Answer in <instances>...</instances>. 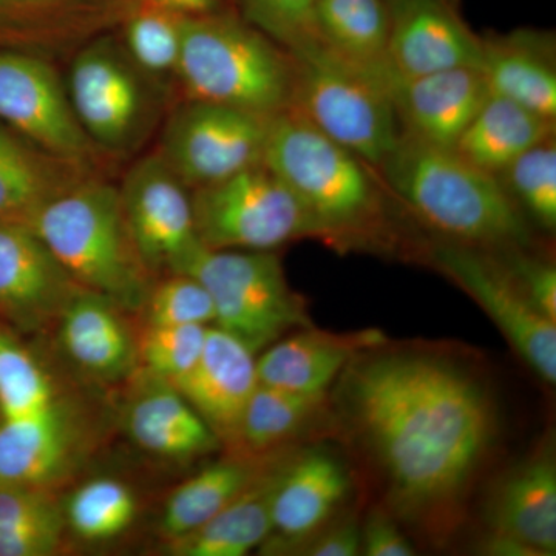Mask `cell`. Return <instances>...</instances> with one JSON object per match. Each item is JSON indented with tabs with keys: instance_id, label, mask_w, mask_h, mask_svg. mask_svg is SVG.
Returning a JSON list of instances; mask_svg holds the SVG:
<instances>
[{
	"instance_id": "6da1fadb",
	"label": "cell",
	"mask_w": 556,
	"mask_h": 556,
	"mask_svg": "<svg viewBox=\"0 0 556 556\" xmlns=\"http://www.w3.org/2000/svg\"><path fill=\"white\" fill-rule=\"evenodd\" d=\"M331 430L375 477L399 525L434 544L459 529L500 433L489 380L464 354L390 340L362 351L329 390Z\"/></svg>"
},
{
	"instance_id": "7a4b0ae2",
	"label": "cell",
	"mask_w": 556,
	"mask_h": 556,
	"mask_svg": "<svg viewBox=\"0 0 556 556\" xmlns=\"http://www.w3.org/2000/svg\"><path fill=\"white\" fill-rule=\"evenodd\" d=\"M378 170L391 193L441 240L489 251L529 244L525 214L496 175L468 163L455 149L402 131Z\"/></svg>"
},
{
	"instance_id": "3957f363",
	"label": "cell",
	"mask_w": 556,
	"mask_h": 556,
	"mask_svg": "<svg viewBox=\"0 0 556 556\" xmlns=\"http://www.w3.org/2000/svg\"><path fill=\"white\" fill-rule=\"evenodd\" d=\"M263 164L298 197L329 247L367 248L387 241L386 203L376 170L298 110L288 108L270 121Z\"/></svg>"
},
{
	"instance_id": "277c9868",
	"label": "cell",
	"mask_w": 556,
	"mask_h": 556,
	"mask_svg": "<svg viewBox=\"0 0 556 556\" xmlns=\"http://www.w3.org/2000/svg\"><path fill=\"white\" fill-rule=\"evenodd\" d=\"M27 225L80 288L124 311L144 305L153 274L131 239L119 188L86 178L40 207Z\"/></svg>"
},
{
	"instance_id": "5b68a950",
	"label": "cell",
	"mask_w": 556,
	"mask_h": 556,
	"mask_svg": "<svg viewBox=\"0 0 556 556\" xmlns=\"http://www.w3.org/2000/svg\"><path fill=\"white\" fill-rule=\"evenodd\" d=\"M175 75L189 101L276 116L291 105L294 61L243 16L219 10L182 20Z\"/></svg>"
},
{
	"instance_id": "8992f818",
	"label": "cell",
	"mask_w": 556,
	"mask_h": 556,
	"mask_svg": "<svg viewBox=\"0 0 556 556\" xmlns=\"http://www.w3.org/2000/svg\"><path fill=\"white\" fill-rule=\"evenodd\" d=\"M291 56L294 87L289 108L378 170L396 148L402 129L376 76L343 61L321 42Z\"/></svg>"
},
{
	"instance_id": "52a82bcc",
	"label": "cell",
	"mask_w": 556,
	"mask_h": 556,
	"mask_svg": "<svg viewBox=\"0 0 556 556\" xmlns=\"http://www.w3.org/2000/svg\"><path fill=\"white\" fill-rule=\"evenodd\" d=\"M178 273L207 289L215 327L260 353L295 329L313 327L305 299L289 285L274 251L207 249L193 252Z\"/></svg>"
},
{
	"instance_id": "ba28073f",
	"label": "cell",
	"mask_w": 556,
	"mask_h": 556,
	"mask_svg": "<svg viewBox=\"0 0 556 556\" xmlns=\"http://www.w3.org/2000/svg\"><path fill=\"white\" fill-rule=\"evenodd\" d=\"M197 233L207 249L274 251L295 240H320L298 197L265 166L192 190Z\"/></svg>"
},
{
	"instance_id": "9c48e42d",
	"label": "cell",
	"mask_w": 556,
	"mask_h": 556,
	"mask_svg": "<svg viewBox=\"0 0 556 556\" xmlns=\"http://www.w3.org/2000/svg\"><path fill=\"white\" fill-rule=\"evenodd\" d=\"M430 265L463 289L510 343L541 382H556V321L530 302L495 251L439 240L428 248Z\"/></svg>"
},
{
	"instance_id": "30bf717a",
	"label": "cell",
	"mask_w": 556,
	"mask_h": 556,
	"mask_svg": "<svg viewBox=\"0 0 556 556\" xmlns=\"http://www.w3.org/2000/svg\"><path fill=\"white\" fill-rule=\"evenodd\" d=\"M274 116L189 101L163 137L161 156L190 190L263 164Z\"/></svg>"
},
{
	"instance_id": "8fae6325",
	"label": "cell",
	"mask_w": 556,
	"mask_h": 556,
	"mask_svg": "<svg viewBox=\"0 0 556 556\" xmlns=\"http://www.w3.org/2000/svg\"><path fill=\"white\" fill-rule=\"evenodd\" d=\"M353 489V470L334 450L324 445L292 448L278 471L270 532L260 551L300 555L324 527L345 511Z\"/></svg>"
},
{
	"instance_id": "7c38bea8",
	"label": "cell",
	"mask_w": 556,
	"mask_h": 556,
	"mask_svg": "<svg viewBox=\"0 0 556 556\" xmlns=\"http://www.w3.org/2000/svg\"><path fill=\"white\" fill-rule=\"evenodd\" d=\"M0 119L51 155L90 169L97 146L80 127L67 87L42 56L0 51Z\"/></svg>"
},
{
	"instance_id": "4fadbf2b",
	"label": "cell",
	"mask_w": 556,
	"mask_h": 556,
	"mask_svg": "<svg viewBox=\"0 0 556 556\" xmlns=\"http://www.w3.org/2000/svg\"><path fill=\"white\" fill-rule=\"evenodd\" d=\"M119 195L131 239L150 273H178L201 247L192 190L155 153L131 167Z\"/></svg>"
},
{
	"instance_id": "5bb4252c",
	"label": "cell",
	"mask_w": 556,
	"mask_h": 556,
	"mask_svg": "<svg viewBox=\"0 0 556 556\" xmlns=\"http://www.w3.org/2000/svg\"><path fill=\"white\" fill-rule=\"evenodd\" d=\"M135 68L108 35L80 47L72 62L70 102L97 148H127L141 130L148 97Z\"/></svg>"
},
{
	"instance_id": "9a60e30c",
	"label": "cell",
	"mask_w": 556,
	"mask_h": 556,
	"mask_svg": "<svg viewBox=\"0 0 556 556\" xmlns=\"http://www.w3.org/2000/svg\"><path fill=\"white\" fill-rule=\"evenodd\" d=\"M80 289L30 226L0 222V317L40 331L56 325Z\"/></svg>"
},
{
	"instance_id": "2e32d148",
	"label": "cell",
	"mask_w": 556,
	"mask_h": 556,
	"mask_svg": "<svg viewBox=\"0 0 556 556\" xmlns=\"http://www.w3.org/2000/svg\"><path fill=\"white\" fill-rule=\"evenodd\" d=\"M376 76L393 104L402 131L442 148H455L490 94L479 67L404 78L387 64Z\"/></svg>"
},
{
	"instance_id": "e0dca14e",
	"label": "cell",
	"mask_w": 556,
	"mask_h": 556,
	"mask_svg": "<svg viewBox=\"0 0 556 556\" xmlns=\"http://www.w3.org/2000/svg\"><path fill=\"white\" fill-rule=\"evenodd\" d=\"M169 383L203 417L223 448L233 452L249 399L258 386L257 353L212 325L199 361Z\"/></svg>"
},
{
	"instance_id": "ac0fdd59",
	"label": "cell",
	"mask_w": 556,
	"mask_h": 556,
	"mask_svg": "<svg viewBox=\"0 0 556 556\" xmlns=\"http://www.w3.org/2000/svg\"><path fill=\"white\" fill-rule=\"evenodd\" d=\"M387 62L404 78L481 68L482 38L464 20L457 0H404L393 11Z\"/></svg>"
},
{
	"instance_id": "d6986e66",
	"label": "cell",
	"mask_w": 556,
	"mask_h": 556,
	"mask_svg": "<svg viewBox=\"0 0 556 556\" xmlns=\"http://www.w3.org/2000/svg\"><path fill=\"white\" fill-rule=\"evenodd\" d=\"M485 535L504 538L532 556L556 554V463L544 442L501 475L484 504Z\"/></svg>"
},
{
	"instance_id": "ffe728a7",
	"label": "cell",
	"mask_w": 556,
	"mask_h": 556,
	"mask_svg": "<svg viewBox=\"0 0 556 556\" xmlns=\"http://www.w3.org/2000/svg\"><path fill=\"white\" fill-rule=\"evenodd\" d=\"M86 452L83 424L64 401L24 419H0V485L54 490Z\"/></svg>"
},
{
	"instance_id": "44dd1931",
	"label": "cell",
	"mask_w": 556,
	"mask_h": 556,
	"mask_svg": "<svg viewBox=\"0 0 556 556\" xmlns=\"http://www.w3.org/2000/svg\"><path fill=\"white\" fill-rule=\"evenodd\" d=\"M139 0H0V42L60 53L121 27Z\"/></svg>"
},
{
	"instance_id": "7402d4cb",
	"label": "cell",
	"mask_w": 556,
	"mask_h": 556,
	"mask_svg": "<svg viewBox=\"0 0 556 556\" xmlns=\"http://www.w3.org/2000/svg\"><path fill=\"white\" fill-rule=\"evenodd\" d=\"M386 340L376 328L332 332L313 325L295 329L260 354L258 382L299 393H328L357 354Z\"/></svg>"
},
{
	"instance_id": "603a6c76",
	"label": "cell",
	"mask_w": 556,
	"mask_h": 556,
	"mask_svg": "<svg viewBox=\"0 0 556 556\" xmlns=\"http://www.w3.org/2000/svg\"><path fill=\"white\" fill-rule=\"evenodd\" d=\"M123 313L112 300L80 289L58 318L62 353L91 379L116 383L137 372L138 340Z\"/></svg>"
},
{
	"instance_id": "cb8c5ba5",
	"label": "cell",
	"mask_w": 556,
	"mask_h": 556,
	"mask_svg": "<svg viewBox=\"0 0 556 556\" xmlns=\"http://www.w3.org/2000/svg\"><path fill=\"white\" fill-rule=\"evenodd\" d=\"M124 409L127 437L142 452L188 463L223 448L203 417L167 380L142 376Z\"/></svg>"
},
{
	"instance_id": "d4e9b609",
	"label": "cell",
	"mask_w": 556,
	"mask_h": 556,
	"mask_svg": "<svg viewBox=\"0 0 556 556\" xmlns=\"http://www.w3.org/2000/svg\"><path fill=\"white\" fill-rule=\"evenodd\" d=\"M554 46V38L548 33L535 30H515L482 38L481 70L490 93L555 121Z\"/></svg>"
},
{
	"instance_id": "484cf974",
	"label": "cell",
	"mask_w": 556,
	"mask_h": 556,
	"mask_svg": "<svg viewBox=\"0 0 556 556\" xmlns=\"http://www.w3.org/2000/svg\"><path fill=\"white\" fill-rule=\"evenodd\" d=\"M89 177V167L51 155L0 126V222L27 225L40 207Z\"/></svg>"
},
{
	"instance_id": "4316f807",
	"label": "cell",
	"mask_w": 556,
	"mask_h": 556,
	"mask_svg": "<svg viewBox=\"0 0 556 556\" xmlns=\"http://www.w3.org/2000/svg\"><path fill=\"white\" fill-rule=\"evenodd\" d=\"M287 450L269 456L228 453L192 478L186 479L164 504L160 519V532L164 541L186 535L206 525L248 486L254 484Z\"/></svg>"
},
{
	"instance_id": "83f0119b",
	"label": "cell",
	"mask_w": 556,
	"mask_h": 556,
	"mask_svg": "<svg viewBox=\"0 0 556 556\" xmlns=\"http://www.w3.org/2000/svg\"><path fill=\"white\" fill-rule=\"evenodd\" d=\"M331 428L328 393H299L260 383L241 420L236 455L269 456L299 445V439Z\"/></svg>"
},
{
	"instance_id": "f1b7e54d",
	"label": "cell",
	"mask_w": 556,
	"mask_h": 556,
	"mask_svg": "<svg viewBox=\"0 0 556 556\" xmlns=\"http://www.w3.org/2000/svg\"><path fill=\"white\" fill-rule=\"evenodd\" d=\"M299 447V445H298ZM295 448V447H292ZM287 450L228 507L193 532L166 541L175 556H243L265 543L270 532V507Z\"/></svg>"
},
{
	"instance_id": "f546056e",
	"label": "cell",
	"mask_w": 556,
	"mask_h": 556,
	"mask_svg": "<svg viewBox=\"0 0 556 556\" xmlns=\"http://www.w3.org/2000/svg\"><path fill=\"white\" fill-rule=\"evenodd\" d=\"M551 137H555L554 119L490 93L453 149L479 169L497 175Z\"/></svg>"
},
{
	"instance_id": "4dcf8cb0",
	"label": "cell",
	"mask_w": 556,
	"mask_h": 556,
	"mask_svg": "<svg viewBox=\"0 0 556 556\" xmlns=\"http://www.w3.org/2000/svg\"><path fill=\"white\" fill-rule=\"evenodd\" d=\"M321 43L343 61L375 70L387 64L393 11L387 0H316Z\"/></svg>"
},
{
	"instance_id": "1f68e13d",
	"label": "cell",
	"mask_w": 556,
	"mask_h": 556,
	"mask_svg": "<svg viewBox=\"0 0 556 556\" xmlns=\"http://www.w3.org/2000/svg\"><path fill=\"white\" fill-rule=\"evenodd\" d=\"M65 527L53 490L0 485V556L54 555Z\"/></svg>"
},
{
	"instance_id": "d6a6232c",
	"label": "cell",
	"mask_w": 556,
	"mask_h": 556,
	"mask_svg": "<svg viewBox=\"0 0 556 556\" xmlns=\"http://www.w3.org/2000/svg\"><path fill=\"white\" fill-rule=\"evenodd\" d=\"M65 525L80 540L102 543L123 535L138 514L129 485L115 478H93L73 490L65 501Z\"/></svg>"
},
{
	"instance_id": "836d02e7",
	"label": "cell",
	"mask_w": 556,
	"mask_h": 556,
	"mask_svg": "<svg viewBox=\"0 0 556 556\" xmlns=\"http://www.w3.org/2000/svg\"><path fill=\"white\" fill-rule=\"evenodd\" d=\"M58 401L53 382L30 351L0 329V413L2 419L38 415Z\"/></svg>"
},
{
	"instance_id": "e575fe53",
	"label": "cell",
	"mask_w": 556,
	"mask_h": 556,
	"mask_svg": "<svg viewBox=\"0 0 556 556\" xmlns=\"http://www.w3.org/2000/svg\"><path fill=\"white\" fill-rule=\"evenodd\" d=\"M522 214L541 228H556V144L555 137L526 150L496 175Z\"/></svg>"
},
{
	"instance_id": "d590c367",
	"label": "cell",
	"mask_w": 556,
	"mask_h": 556,
	"mask_svg": "<svg viewBox=\"0 0 556 556\" xmlns=\"http://www.w3.org/2000/svg\"><path fill=\"white\" fill-rule=\"evenodd\" d=\"M119 28L135 67L148 75L177 72L182 17L138 2Z\"/></svg>"
},
{
	"instance_id": "8d00e7d4",
	"label": "cell",
	"mask_w": 556,
	"mask_h": 556,
	"mask_svg": "<svg viewBox=\"0 0 556 556\" xmlns=\"http://www.w3.org/2000/svg\"><path fill=\"white\" fill-rule=\"evenodd\" d=\"M141 309L148 327H212L215 321L214 300L207 289L182 273L153 283Z\"/></svg>"
},
{
	"instance_id": "74e56055",
	"label": "cell",
	"mask_w": 556,
	"mask_h": 556,
	"mask_svg": "<svg viewBox=\"0 0 556 556\" xmlns=\"http://www.w3.org/2000/svg\"><path fill=\"white\" fill-rule=\"evenodd\" d=\"M208 327H146L138 339V368L153 378L174 382L199 361Z\"/></svg>"
},
{
	"instance_id": "f35d334b",
	"label": "cell",
	"mask_w": 556,
	"mask_h": 556,
	"mask_svg": "<svg viewBox=\"0 0 556 556\" xmlns=\"http://www.w3.org/2000/svg\"><path fill=\"white\" fill-rule=\"evenodd\" d=\"M241 16L289 53L321 42L316 0H240Z\"/></svg>"
},
{
	"instance_id": "ab89813d",
	"label": "cell",
	"mask_w": 556,
	"mask_h": 556,
	"mask_svg": "<svg viewBox=\"0 0 556 556\" xmlns=\"http://www.w3.org/2000/svg\"><path fill=\"white\" fill-rule=\"evenodd\" d=\"M525 248L495 251L530 302L544 316L556 321V268L554 263L536 255L527 254Z\"/></svg>"
},
{
	"instance_id": "60d3db41",
	"label": "cell",
	"mask_w": 556,
	"mask_h": 556,
	"mask_svg": "<svg viewBox=\"0 0 556 556\" xmlns=\"http://www.w3.org/2000/svg\"><path fill=\"white\" fill-rule=\"evenodd\" d=\"M361 554L367 556H413L416 547L396 518L376 506L361 522Z\"/></svg>"
},
{
	"instance_id": "b9f144b4",
	"label": "cell",
	"mask_w": 556,
	"mask_h": 556,
	"mask_svg": "<svg viewBox=\"0 0 556 556\" xmlns=\"http://www.w3.org/2000/svg\"><path fill=\"white\" fill-rule=\"evenodd\" d=\"M300 555H361V521L356 514H340L302 548Z\"/></svg>"
},
{
	"instance_id": "7bdbcfd3",
	"label": "cell",
	"mask_w": 556,
	"mask_h": 556,
	"mask_svg": "<svg viewBox=\"0 0 556 556\" xmlns=\"http://www.w3.org/2000/svg\"><path fill=\"white\" fill-rule=\"evenodd\" d=\"M139 2L149 3V5L167 11L182 20L204 16V14L222 10L219 0H139Z\"/></svg>"
},
{
	"instance_id": "ee69618b",
	"label": "cell",
	"mask_w": 556,
	"mask_h": 556,
	"mask_svg": "<svg viewBox=\"0 0 556 556\" xmlns=\"http://www.w3.org/2000/svg\"><path fill=\"white\" fill-rule=\"evenodd\" d=\"M387 2L390 3L391 11H394L402 2H404V0H387Z\"/></svg>"
},
{
	"instance_id": "f6af8a7d",
	"label": "cell",
	"mask_w": 556,
	"mask_h": 556,
	"mask_svg": "<svg viewBox=\"0 0 556 556\" xmlns=\"http://www.w3.org/2000/svg\"><path fill=\"white\" fill-rule=\"evenodd\" d=\"M0 419H2V413H0Z\"/></svg>"
}]
</instances>
